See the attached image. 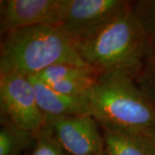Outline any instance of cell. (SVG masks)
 I'll return each mask as SVG.
<instances>
[{"mask_svg":"<svg viewBox=\"0 0 155 155\" xmlns=\"http://www.w3.org/2000/svg\"><path fill=\"white\" fill-rule=\"evenodd\" d=\"M87 99L100 127L142 135L155 132V104L129 72H99Z\"/></svg>","mask_w":155,"mask_h":155,"instance_id":"cell-1","label":"cell"},{"mask_svg":"<svg viewBox=\"0 0 155 155\" xmlns=\"http://www.w3.org/2000/svg\"><path fill=\"white\" fill-rule=\"evenodd\" d=\"M75 46L84 61L97 72L123 71L135 78L153 53L132 5Z\"/></svg>","mask_w":155,"mask_h":155,"instance_id":"cell-2","label":"cell"},{"mask_svg":"<svg viewBox=\"0 0 155 155\" xmlns=\"http://www.w3.org/2000/svg\"><path fill=\"white\" fill-rule=\"evenodd\" d=\"M56 64L89 67L76 46L56 25H37L3 36L0 47V75L35 76Z\"/></svg>","mask_w":155,"mask_h":155,"instance_id":"cell-3","label":"cell"},{"mask_svg":"<svg viewBox=\"0 0 155 155\" xmlns=\"http://www.w3.org/2000/svg\"><path fill=\"white\" fill-rule=\"evenodd\" d=\"M0 110L1 120L35 135L46 125L33 84L25 76L0 75Z\"/></svg>","mask_w":155,"mask_h":155,"instance_id":"cell-4","label":"cell"},{"mask_svg":"<svg viewBox=\"0 0 155 155\" xmlns=\"http://www.w3.org/2000/svg\"><path fill=\"white\" fill-rule=\"evenodd\" d=\"M131 5L124 0H67L58 26L75 44L127 11Z\"/></svg>","mask_w":155,"mask_h":155,"instance_id":"cell-5","label":"cell"},{"mask_svg":"<svg viewBox=\"0 0 155 155\" xmlns=\"http://www.w3.org/2000/svg\"><path fill=\"white\" fill-rule=\"evenodd\" d=\"M46 127L69 155H99L104 153L102 130L91 115L46 117Z\"/></svg>","mask_w":155,"mask_h":155,"instance_id":"cell-6","label":"cell"},{"mask_svg":"<svg viewBox=\"0 0 155 155\" xmlns=\"http://www.w3.org/2000/svg\"><path fill=\"white\" fill-rule=\"evenodd\" d=\"M0 3V31L3 37L12 31L32 26H58L67 0H5Z\"/></svg>","mask_w":155,"mask_h":155,"instance_id":"cell-7","label":"cell"},{"mask_svg":"<svg viewBox=\"0 0 155 155\" xmlns=\"http://www.w3.org/2000/svg\"><path fill=\"white\" fill-rule=\"evenodd\" d=\"M33 84L39 108L46 117L91 115L88 99L62 94L37 78L28 77Z\"/></svg>","mask_w":155,"mask_h":155,"instance_id":"cell-8","label":"cell"},{"mask_svg":"<svg viewBox=\"0 0 155 155\" xmlns=\"http://www.w3.org/2000/svg\"><path fill=\"white\" fill-rule=\"evenodd\" d=\"M105 155H155L153 142L148 135L131 134L100 127Z\"/></svg>","mask_w":155,"mask_h":155,"instance_id":"cell-9","label":"cell"},{"mask_svg":"<svg viewBox=\"0 0 155 155\" xmlns=\"http://www.w3.org/2000/svg\"><path fill=\"white\" fill-rule=\"evenodd\" d=\"M34 143L35 134L1 120L0 155H24Z\"/></svg>","mask_w":155,"mask_h":155,"instance_id":"cell-10","label":"cell"},{"mask_svg":"<svg viewBox=\"0 0 155 155\" xmlns=\"http://www.w3.org/2000/svg\"><path fill=\"white\" fill-rule=\"evenodd\" d=\"M95 73H98V72L90 67L72 64H56L46 68L34 77L37 78L39 80L48 85H53L69 78L87 76Z\"/></svg>","mask_w":155,"mask_h":155,"instance_id":"cell-11","label":"cell"},{"mask_svg":"<svg viewBox=\"0 0 155 155\" xmlns=\"http://www.w3.org/2000/svg\"><path fill=\"white\" fill-rule=\"evenodd\" d=\"M132 9L149 42L155 52V0H141L132 4Z\"/></svg>","mask_w":155,"mask_h":155,"instance_id":"cell-12","label":"cell"},{"mask_svg":"<svg viewBox=\"0 0 155 155\" xmlns=\"http://www.w3.org/2000/svg\"><path fill=\"white\" fill-rule=\"evenodd\" d=\"M98 73L82 77L72 78L49 86L62 94L72 97H86L93 87Z\"/></svg>","mask_w":155,"mask_h":155,"instance_id":"cell-13","label":"cell"},{"mask_svg":"<svg viewBox=\"0 0 155 155\" xmlns=\"http://www.w3.org/2000/svg\"><path fill=\"white\" fill-rule=\"evenodd\" d=\"M24 155H69L61 147L49 128L45 127L35 135V143Z\"/></svg>","mask_w":155,"mask_h":155,"instance_id":"cell-14","label":"cell"},{"mask_svg":"<svg viewBox=\"0 0 155 155\" xmlns=\"http://www.w3.org/2000/svg\"><path fill=\"white\" fill-rule=\"evenodd\" d=\"M136 81L142 91L155 104V52L152 53L146 61Z\"/></svg>","mask_w":155,"mask_h":155,"instance_id":"cell-15","label":"cell"},{"mask_svg":"<svg viewBox=\"0 0 155 155\" xmlns=\"http://www.w3.org/2000/svg\"><path fill=\"white\" fill-rule=\"evenodd\" d=\"M151 139V140H152V142H153V147H154V150H155V132L152 134H150L148 135Z\"/></svg>","mask_w":155,"mask_h":155,"instance_id":"cell-16","label":"cell"},{"mask_svg":"<svg viewBox=\"0 0 155 155\" xmlns=\"http://www.w3.org/2000/svg\"><path fill=\"white\" fill-rule=\"evenodd\" d=\"M99 155H105V153H101V154H99Z\"/></svg>","mask_w":155,"mask_h":155,"instance_id":"cell-17","label":"cell"}]
</instances>
